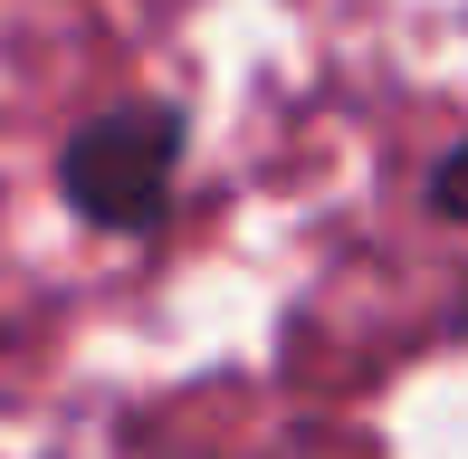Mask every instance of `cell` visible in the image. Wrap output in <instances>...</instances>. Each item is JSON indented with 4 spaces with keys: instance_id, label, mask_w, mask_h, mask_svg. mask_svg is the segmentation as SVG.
Returning a JSON list of instances; mask_svg holds the SVG:
<instances>
[{
    "instance_id": "2",
    "label": "cell",
    "mask_w": 468,
    "mask_h": 459,
    "mask_svg": "<svg viewBox=\"0 0 468 459\" xmlns=\"http://www.w3.org/2000/svg\"><path fill=\"white\" fill-rule=\"evenodd\" d=\"M431 201H440V211H450V220L468 211V154H459V163H440V182H431Z\"/></svg>"
},
{
    "instance_id": "1",
    "label": "cell",
    "mask_w": 468,
    "mask_h": 459,
    "mask_svg": "<svg viewBox=\"0 0 468 459\" xmlns=\"http://www.w3.org/2000/svg\"><path fill=\"white\" fill-rule=\"evenodd\" d=\"M173 163H182V124L163 106H115L105 124H87L68 154V201L96 230H144L173 201Z\"/></svg>"
}]
</instances>
